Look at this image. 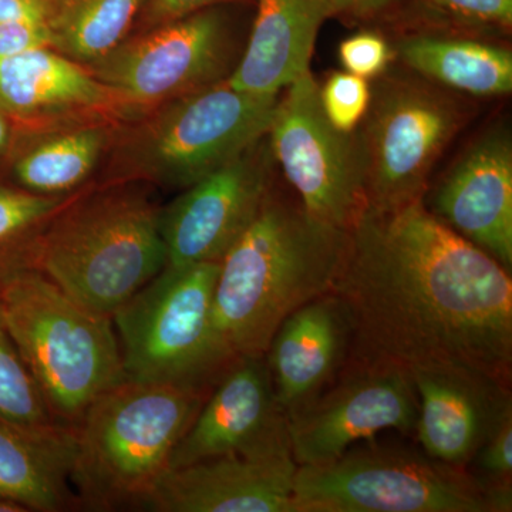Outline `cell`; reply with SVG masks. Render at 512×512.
I'll list each match as a JSON object with an SVG mask.
<instances>
[{
	"instance_id": "9a60e30c",
	"label": "cell",
	"mask_w": 512,
	"mask_h": 512,
	"mask_svg": "<svg viewBox=\"0 0 512 512\" xmlns=\"http://www.w3.org/2000/svg\"><path fill=\"white\" fill-rule=\"evenodd\" d=\"M451 231L512 268V136L507 124L485 128L423 197Z\"/></svg>"
},
{
	"instance_id": "52a82bcc",
	"label": "cell",
	"mask_w": 512,
	"mask_h": 512,
	"mask_svg": "<svg viewBox=\"0 0 512 512\" xmlns=\"http://www.w3.org/2000/svg\"><path fill=\"white\" fill-rule=\"evenodd\" d=\"M373 82L356 137L366 208L389 211L424 197L437 161L473 113L468 97L404 67H390Z\"/></svg>"
},
{
	"instance_id": "603a6c76",
	"label": "cell",
	"mask_w": 512,
	"mask_h": 512,
	"mask_svg": "<svg viewBox=\"0 0 512 512\" xmlns=\"http://www.w3.org/2000/svg\"><path fill=\"white\" fill-rule=\"evenodd\" d=\"M147 0H59L47 22L50 47L89 66L111 55Z\"/></svg>"
},
{
	"instance_id": "4dcf8cb0",
	"label": "cell",
	"mask_w": 512,
	"mask_h": 512,
	"mask_svg": "<svg viewBox=\"0 0 512 512\" xmlns=\"http://www.w3.org/2000/svg\"><path fill=\"white\" fill-rule=\"evenodd\" d=\"M399 0H329L330 16L352 22H370L390 15Z\"/></svg>"
},
{
	"instance_id": "cb8c5ba5",
	"label": "cell",
	"mask_w": 512,
	"mask_h": 512,
	"mask_svg": "<svg viewBox=\"0 0 512 512\" xmlns=\"http://www.w3.org/2000/svg\"><path fill=\"white\" fill-rule=\"evenodd\" d=\"M104 133L97 128L70 131L50 138L29 151L16 165V177L30 192L56 195L82 184L104 146Z\"/></svg>"
},
{
	"instance_id": "e0dca14e",
	"label": "cell",
	"mask_w": 512,
	"mask_h": 512,
	"mask_svg": "<svg viewBox=\"0 0 512 512\" xmlns=\"http://www.w3.org/2000/svg\"><path fill=\"white\" fill-rule=\"evenodd\" d=\"M292 453L222 456L168 471L144 504L153 512H292Z\"/></svg>"
},
{
	"instance_id": "484cf974",
	"label": "cell",
	"mask_w": 512,
	"mask_h": 512,
	"mask_svg": "<svg viewBox=\"0 0 512 512\" xmlns=\"http://www.w3.org/2000/svg\"><path fill=\"white\" fill-rule=\"evenodd\" d=\"M0 417L29 427L57 423L0 318Z\"/></svg>"
},
{
	"instance_id": "f546056e",
	"label": "cell",
	"mask_w": 512,
	"mask_h": 512,
	"mask_svg": "<svg viewBox=\"0 0 512 512\" xmlns=\"http://www.w3.org/2000/svg\"><path fill=\"white\" fill-rule=\"evenodd\" d=\"M43 47H50L47 23H0V57L22 55Z\"/></svg>"
},
{
	"instance_id": "9c48e42d",
	"label": "cell",
	"mask_w": 512,
	"mask_h": 512,
	"mask_svg": "<svg viewBox=\"0 0 512 512\" xmlns=\"http://www.w3.org/2000/svg\"><path fill=\"white\" fill-rule=\"evenodd\" d=\"M278 97L239 92L225 79L171 100L128 138L117 174L191 187L268 134Z\"/></svg>"
},
{
	"instance_id": "d4e9b609",
	"label": "cell",
	"mask_w": 512,
	"mask_h": 512,
	"mask_svg": "<svg viewBox=\"0 0 512 512\" xmlns=\"http://www.w3.org/2000/svg\"><path fill=\"white\" fill-rule=\"evenodd\" d=\"M62 198L0 188V295L28 271H36L37 242Z\"/></svg>"
},
{
	"instance_id": "4fadbf2b",
	"label": "cell",
	"mask_w": 512,
	"mask_h": 512,
	"mask_svg": "<svg viewBox=\"0 0 512 512\" xmlns=\"http://www.w3.org/2000/svg\"><path fill=\"white\" fill-rule=\"evenodd\" d=\"M275 167L266 134L231 163L185 188L161 214L165 266L221 262L258 214Z\"/></svg>"
},
{
	"instance_id": "3957f363",
	"label": "cell",
	"mask_w": 512,
	"mask_h": 512,
	"mask_svg": "<svg viewBox=\"0 0 512 512\" xmlns=\"http://www.w3.org/2000/svg\"><path fill=\"white\" fill-rule=\"evenodd\" d=\"M210 392L127 377L100 394L77 426L70 483L79 507L143 510Z\"/></svg>"
},
{
	"instance_id": "1f68e13d",
	"label": "cell",
	"mask_w": 512,
	"mask_h": 512,
	"mask_svg": "<svg viewBox=\"0 0 512 512\" xmlns=\"http://www.w3.org/2000/svg\"><path fill=\"white\" fill-rule=\"evenodd\" d=\"M59 0H0V23H47Z\"/></svg>"
},
{
	"instance_id": "83f0119b",
	"label": "cell",
	"mask_w": 512,
	"mask_h": 512,
	"mask_svg": "<svg viewBox=\"0 0 512 512\" xmlns=\"http://www.w3.org/2000/svg\"><path fill=\"white\" fill-rule=\"evenodd\" d=\"M424 3L436 13V18L441 16L429 23L487 36L511 30L512 0H424Z\"/></svg>"
},
{
	"instance_id": "d6a6232c",
	"label": "cell",
	"mask_w": 512,
	"mask_h": 512,
	"mask_svg": "<svg viewBox=\"0 0 512 512\" xmlns=\"http://www.w3.org/2000/svg\"><path fill=\"white\" fill-rule=\"evenodd\" d=\"M229 0H147L148 19L156 25L184 18Z\"/></svg>"
},
{
	"instance_id": "8fae6325",
	"label": "cell",
	"mask_w": 512,
	"mask_h": 512,
	"mask_svg": "<svg viewBox=\"0 0 512 512\" xmlns=\"http://www.w3.org/2000/svg\"><path fill=\"white\" fill-rule=\"evenodd\" d=\"M92 64V74L121 103L171 101L228 79L234 45L217 10L158 25Z\"/></svg>"
},
{
	"instance_id": "8992f818",
	"label": "cell",
	"mask_w": 512,
	"mask_h": 512,
	"mask_svg": "<svg viewBox=\"0 0 512 512\" xmlns=\"http://www.w3.org/2000/svg\"><path fill=\"white\" fill-rule=\"evenodd\" d=\"M220 262L165 266L113 313L127 377L212 390L235 360L212 322Z\"/></svg>"
},
{
	"instance_id": "5bb4252c",
	"label": "cell",
	"mask_w": 512,
	"mask_h": 512,
	"mask_svg": "<svg viewBox=\"0 0 512 512\" xmlns=\"http://www.w3.org/2000/svg\"><path fill=\"white\" fill-rule=\"evenodd\" d=\"M288 451V414L276 399L265 356L242 357L212 387L175 447L168 471L232 454Z\"/></svg>"
},
{
	"instance_id": "7a4b0ae2",
	"label": "cell",
	"mask_w": 512,
	"mask_h": 512,
	"mask_svg": "<svg viewBox=\"0 0 512 512\" xmlns=\"http://www.w3.org/2000/svg\"><path fill=\"white\" fill-rule=\"evenodd\" d=\"M346 245L348 231L316 220L275 177L258 214L220 262L212 322L225 353L235 362L265 356L288 316L332 292Z\"/></svg>"
},
{
	"instance_id": "f1b7e54d",
	"label": "cell",
	"mask_w": 512,
	"mask_h": 512,
	"mask_svg": "<svg viewBox=\"0 0 512 512\" xmlns=\"http://www.w3.org/2000/svg\"><path fill=\"white\" fill-rule=\"evenodd\" d=\"M338 56L345 72L369 82L387 72L396 60L392 42L375 30L346 37L339 45Z\"/></svg>"
},
{
	"instance_id": "5b68a950",
	"label": "cell",
	"mask_w": 512,
	"mask_h": 512,
	"mask_svg": "<svg viewBox=\"0 0 512 512\" xmlns=\"http://www.w3.org/2000/svg\"><path fill=\"white\" fill-rule=\"evenodd\" d=\"M0 318L57 423L77 429L90 404L127 379L113 318L39 271L6 286Z\"/></svg>"
},
{
	"instance_id": "6da1fadb",
	"label": "cell",
	"mask_w": 512,
	"mask_h": 512,
	"mask_svg": "<svg viewBox=\"0 0 512 512\" xmlns=\"http://www.w3.org/2000/svg\"><path fill=\"white\" fill-rule=\"evenodd\" d=\"M357 362L476 370L511 384V272L437 220L423 198L365 208L332 292Z\"/></svg>"
},
{
	"instance_id": "7c38bea8",
	"label": "cell",
	"mask_w": 512,
	"mask_h": 512,
	"mask_svg": "<svg viewBox=\"0 0 512 512\" xmlns=\"http://www.w3.org/2000/svg\"><path fill=\"white\" fill-rule=\"evenodd\" d=\"M419 399L412 375L400 367L355 362L349 372L288 414L293 460L319 466L384 430L414 436Z\"/></svg>"
},
{
	"instance_id": "ac0fdd59",
	"label": "cell",
	"mask_w": 512,
	"mask_h": 512,
	"mask_svg": "<svg viewBox=\"0 0 512 512\" xmlns=\"http://www.w3.org/2000/svg\"><path fill=\"white\" fill-rule=\"evenodd\" d=\"M350 343L348 318L333 293L306 303L282 322L265 359L276 399L286 414L335 380Z\"/></svg>"
},
{
	"instance_id": "ffe728a7",
	"label": "cell",
	"mask_w": 512,
	"mask_h": 512,
	"mask_svg": "<svg viewBox=\"0 0 512 512\" xmlns=\"http://www.w3.org/2000/svg\"><path fill=\"white\" fill-rule=\"evenodd\" d=\"M329 16V0H258L244 55L228 83L252 96L278 97L311 70L316 37Z\"/></svg>"
},
{
	"instance_id": "44dd1931",
	"label": "cell",
	"mask_w": 512,
	"mask_h": 512,
	"mask_svg": "<svg viewBox=\"0 0 512 512\" xmlns=\"http://www.w3.org/2000/svg\"><path fill=\"white\" fill-rule=\"evenodd\" d=\"M76 427H29L0 417V498L26 510L59 512L79 507L70 483Z\"/></svg>"
},
{
	"instance_id": "e575fe53",
	"label": "cell",
	"mask_w": 512,
	"mask_h": 512,
	"mask_svg": "<svg viewBox=\"0 0 512 512\" xmlns=\"http://www.w3.org/2000/svg\"><path fill=\"white\" fill-rule=\"evenodd\" d=\"M9 136V128L6 120L3 119L2 114H0V153H2L3 148H5L6 143H8Z\"/></svg>"
},
{
	"instance_id": "277c9868",
	"label": "cell",
	"mask_w": 512,
	"mask_h": 512,
	"mask_svg": "<svg viewBox=\"0 0 512 512\" xmlns=\"http://www.w3.org/2000/svg\"><path fill=\"white\" fill-rule=\"evenodd\" d=\"M161 214L133 190L67 201L40 235L35 269L77 302L113 316L167 265Z\"/></svg>"
},
{
	"instance_id": "30bf717a",
	"label": "cell",
	"mask_w": 512,
	"mask_h": 512,
	"mask_svg": "<svg viewBox=\"0 0 512 512\" xmlns=\"http://www.w3.org/2000/svg\"><path fill=\"white\" fill-rule=\"evenodd\" d=\"M268 141L275 165L316 220L349 231L366 208L365 171L353 134L332 127L311 70L282 90Z\"/></svg>"
},
{
	"instance_id": "7402d4cb",
	"label": "cell",
	"mask_w": 512,
	"mask_h": 512,
	"mask_svg": "<svg viewBox=\"0 0 512 512\" xmlns=\"http://www.w3.org/2000/svg\"><path fill=\"white\" fill-rule=\"evenodd\" d=\"M117 103L79 63L43 49L0 57V109L20 119L97 110Z\"/></svg>"
},
{
	"instance_id": "2e32d148",
	"label": "cell",
	"mask_w": 512,
	"mask_h": 512,
	"mask_svg": "<svg viewBox=\"0 0 512 512\" xmlns=\"http://www.w3.org/2000/svg\"><path fill=\"white\" fill-rule=\"evenodd\" d=\"M419 399L414 436L421 450L467 468L485 441L512 416L510 384L461 367L414 370Z\"/></svg>"
},
{
	"instance_id": "ba28073f",
	"label": "cell",
	"mask_w": 512,
	"mask_h": 512,
	"mask_svg": "<svg viewBox=\"0 0 512 512\" xmlns=\"http://www.w3.org/2000/svg\"><path fill=\"white\" fill-rule=\"evenodd\" d=\"M367 441L329 463L298 466L292 512H494L467 468Z\"/></svg>"
},
{
	"instance_id": "836d02e7",
	"label": "cell",
	"mask_w": 512,
	"mask_h": 512,
	"mask_svg": "<svg viewBox=\"0 0 512 512\" xmlns=\"http://www.w3.org/2000/svg\"><path fill=\"white\" fill-rule=\"evenodd\" d=\"M0 512H29L22 505L15 503V501L0 498Z\"/></svg>"
},
{
	"instance_id": "d6986e66",
	"label": "cell",
	"mask_w": 512,
	"mask_h": 512,
	"mask_svg": "<svg viewBox=\"0 0 512 512\" xmlns=\"http://www.w3.org/2000/svg\"><path fill=\"white\" fill-rule=\"evenodd\" d=\"M392 46L404 69L460 96L488 99L512 92L511 49L487 35L412 23Z\"/></svg>"
},
{
	"instance_id": "4316f807",
	"label": "cell",
	"mask_w": 512,
	"mask_h": 512,
	"mask_svg": "<svg viewBox=\"0 0 512 512\" xmlns=\"http://www.w3.org/2000/svg\"><path fill=\"white\" fill-rule=\"evenodd\" d=\"M372 101V82L348 72L330 74L319 84L323 114L340 133L353 134L365 119Z\"/></svg>"
}]
</instances>
